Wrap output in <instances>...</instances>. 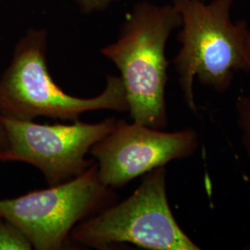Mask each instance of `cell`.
<instances>
[{"label":"cell","mask_w":250,"mask_h":250,"mask_svg":"<svg viewBox=\"0 0 250 250\" xmlns=\"http://www.w3.org/2000/svg\"><path fill=\"white\" fill-rule=\"evenodd\" d=\"M116 122L115 118H107L97 124L76 120L71 125H39L0 114L7 138L0 161L30 164L43 173L49 186L62 184L96 163L86 155L112 131Z\"/></svg>","instance_id":"8992f818"},{"label":"cell","mask_w":250,"mask_h":250,"mask_svg":"<svg viewBox=\"0 0 250 250\" xmlns=\"http://www.w3.org/2000/svg\"><path fill=\"white\" fill-rule=\"evenodd\" d=\"M198 146V134L192 129L169 133L119 120L112 131L92 146L90 154L98 161L102 184L120 189L170 161L194 155Z\"/></svg>","instance_id":"52a82bcc"},{"label":"cell","mask_w":250,"mask_h":250,"mask_svg":"<svg viewBox=\"0 0 250 250\" xmlns=\"http://www.w3.org/2000/svg\"><path fill=\"white\" fill-rule=\"evenodd\" d=\"M232 4L233 0H172L182 21L177 36L181 47L173 64L184 99L195 113V78L224 93L234 73L250 72V30L245 20L232 21Z\"/></svg>","instance_id":"6da1fadb"},{"label":"cell","mask_w":250,"mask_h":250,"mask_svg":"<svg viewBox=\"0 0 250 250\" xmlns=\"http://www.w3.org/2000/svg\"><path fill=\"white\" fill-rule=\"evenodd\" d=\"M46 36L45 30L32 29L20 39L0 78V114L23 121L44 116L74 122L87 111H128L125 87L118 76L107 75L105 89L95 98H76L62 89L48 72Z\"/></svg>","instance_id":"3957f363"},{"label":"cell","mask_w":250,"mask_h":250,"mask_svg":"<svg viewBox=\"0 0 250 250\" xmlns=\"http://www.w3.org/2000/svg\"><path fill=\"white\" fill-rule=\"evenodd\" d=\"M235 111L242 145L250 161V95H240L237 98Z\"/></svg>","instance_id":"9c48e42d"},{"label":"cell","mask_w":250,"mask_h":250,"mask_svg":"<svg viewBox=\"0 0 250 250\" xmlns=\"http://www.w3.org/2000/svg\"><path fill=\"white\" fill-rule=\"evenodd\" d=\"M248 50H249V55L250 57V36H249V42H248Z\"/></svg>","instance_id":"7c38bea8"},{"label":"cell","mask_w":250,"mask_h":250,"mask_svg":"<svg viewBox=\"0 0 250 250\" xmlns=\"http://www.w3.org/2000/svg\"><path fill=\"white\" fill-rule=\"evenodd\" d=\"M33 246L15 224L0 218V250H31Z\"/></svg>","instance_id":"ba28073f"},{"label":"cell","mask_w":250,"mask_h":250,"mask_svg":"<svg viewBox=\"0 0 250 250\" xmlns=\"http://www.w3.org/2000/svg\"><path fill=\"white\" fill-rule=\"evenodd\" d=\"M83 12L91 13L109 8L112 4L121 0H74Z\"/></svg>","instance_id":"30bf717a"},{"label":"cell","mask_w":250,"mask_h":250,"mask_svg":"<svg viewBox=\"0 0 250 250\" xmlns=\"http://www.w3.org/2000/svg\"><path fill=\"white\" fill-rule=\"evenodd\" d=\"M181 23L172 4L141 1L127 13L116 42L101 50L121 72L128 111L135 124L155 129L167 125L165 49L171 32Z\"/></svg>","instance_id":"7a4b0ae2"},{"label":"cell","mask_w":250,"mask_h":250,"mask_svg":"<svg viewBox=\"0 0 250 250\" xmlns=\"http://www.w3.org/2000/svg\"><path fill=\"white\" fill-rule=\"evenodd\" d=\"M167 171L146 174L134 193L77 224L70 241L99 250L131 244L149 250H198L171 212L166 189Z\"/></svg>","instance_id":"277c9868"},{"label":"cell","mask_w":250,"mask_h":250,"mask_svg":"<svg viewBox=\"0 0 250 250\" xmlns=\"http://www.w3.org/2000/svg\"><path fill=\"white\" fill-rule=\"evenodd\" d=\"M7 146V138H6V134L4 131V128L0 124V155L4 152Z\"/></svg>","instance_id":"8fae6325"},{"label":"cell","mask_w":250,"mask_h":250,"mask_svg":"<svg viewBox=\"0 0 250 250\" xmlns=\"http://www.w3.org/2000/svg\"><path fill=\"white\" fill-rule=\"evenodd\" d=\"M113 189L102 184L97 163L75 178L21 197L0 199V218L15 224L36 250H60L73 228L113 204Z\"/></svg>","instance_id":"5b68a950"}]
</instances>
